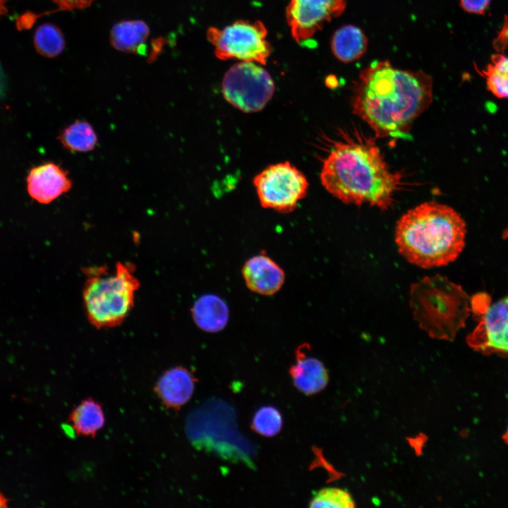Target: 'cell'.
Returning <instances> with one entry per match:
<instances>
[{
  "instance_id": "1",
  "label": "cell",
  "mask_w": 508,
  "mask_h": 508,
  "mask_svg": "<svg viewBox=\"0 0 508 508\" xmlns=\"http://www.w3.org/2000/svg\"><path fill=\"white\" fill-rule=\"evenodd\" d=\"M433 101V79L420 71L401 70L374 61L356 80L353 112L377 136L406 139L413 122Z\"/></svg>"
},
{
  "instance_id": "13",
  "label": "cell",
  "mask_w": 508,
  "mask_h": 508,
  "mask_svg": "<svg viewBox=\"0 0 508 508\" xmlns=\"http://www.w3.org/2000/svg\"><path fill=\"white\" fill-rule=\"evenodd\" d=\"M196 382L190 370L183 366H175L159 377L154 390L166 409L179 411L191 399Z\"/></svg>"
},
{
  "instance_id": "19",
  "label": "cell",
  "mask_w": 508,
  "mask_h": 508,
  "mask_svg": "<svg viewBox=\"0 0 508 508\" xmlns=\"http://www.w3.org/2000/svg\"><path fill=\"white\" fill-rule=\"evenodd\" d=\"M57 139L64 149L71 152L92 151L98 143L95 128L85 120H76L66 126Z\"/></svg>"
},
{
  "instance_id": "15",
  "label": "cell",
  "mask_w": 508,
  "mask_h": 508,
  "mask_svg": "<svg viewBox=\"0 0 508 508\" xmlns=\"http://www.w3.org/2000/svg\"><path fill=\"white\" fill-rule=\"evenodd\" d=\"M191 315L195 325L202 330L214 333L222 330L229 319V310L219 296L206 294L193 303Z\"/></svg>"
},
{
  "instance_id": "29",
  "label": "cell",
  "mask_w": 508,
  "mask_h": 508,
  "mask_svg": "<svg viewBox=\"0 0 508 508\" xmlns=\"http://www.w3.org/2000/svg\"><path fill=\"white\" fill-rule=\"evenodd\" d=\"M6 506V500L3 497V496L0 494V507H4Z\"/></svg>"
},
{
  "instance_id": "8",
  "label": "cell",
  "mask_w": 508,
  "mask_h": 508,
  "mask_svg": "<svg viewBox=\"0 0 508 508\" xmlns=\"http://www.w3.org/2000/svg\"><path fill=\"white\" fill-rule=\"evenodd\" d=\"M260 205L282 213L296 210L309 183L298 168L286 161L269 165L253 179Z\"/></svg>"
},
{
  "instance_id": "26",
  "label": "cell",
  "mask_w": 508,
  "mask_h": 508,
  "mask_svg": "<svg viewBox=\"0 0 508 508\" xmlns=\"http://www.w3.org/2000/svg\"><path fill=\"white\" fill-rule=\"evenodd\" d=\"M62 10H80L90 6L95 0H52Z\"/></svg>"
},
{
  "instance_id": "18",
  "label": "cell",
  "mask_w": 508,
  "mask_h": 508,
  "mask_svg": "<svg viewBox=\"0 0 508 508\" xmlns=\"http://www.w3.org/2000/svg\"><path fill=\"white\" fill-rule=\"evenodd\" d=\"M150 35L147 25L139 20L116 23L111 31V42L116 49L125 52L141 50Z\"/></svg>"
},
{
  "instance_id": "23",
  "label": "cell",
  "mask_w": 508,
  "mask_h": 508,
  "mask_svg": "<svg viewBox=\"0 0 508 508\" xmlns=\"http://www.w3.org/2000/svg\"><path fill=\"white\" fill-rule=\"evenodd\" d=\"M310 507L352 508L355 502L351 494L339 488H325L314 495L309 504Z\"/></svg>"
},
{
  "instance_id": "7",
  "label": "cell",
  "mask_w": 508,
  "mask_h": 508,
  "mask_svg": "<svg viewBox=\"0 0 508 508\" xmlns=\"http://www.w3.org/2000/svg\"><path fill=\"white\" fill-rule=\"evenodd\" d=\"M470 306L477 325L466 336L467 344L484 355L508 356V295L491 303L489 294L478 293Z\"/></svg>"
},
{
  "instance_id": "17",
  "label": "cell",
  "mask_w": 508,
  "mask_h": 508,
  "mask_svg": "<svg viewBox=\"0 0 508 508\" xmlns=\"http://www.w3.org/2000/svg\"><path fill=\"white\" fill-rule=\"evenodd\" d=\"M368 39L363 31L353 25H346L335 31L331 40L334 56L340 61L351 63L359 59L367 50Z\"/></svg>"
},
{
  "instance_id": "20",
  "label": "cell",
  "mask_w": 508,
  "mask_h": 508,
  "mask_svg": "<svg viewBox=\"0 0 508 508\" xmlns=\"http://www.w3.org/2000/svg\"><path fill=\"white\" fill-rule=\"evenodd\" d=\"M478 72L485 79L487 88L494 96L508 99V56L496 52L486 68Z\"/></svg>"
},
{
  "instance_id": "16",
  "label": "cell",
  "mask_w": 508,
  "mask_h": 508,
  "mask_svg": "<svg viewBox=\"0 0 508 508\" xmlns=\"http://www.w3.org/2000/svg\"><path fill=\"white\" fill-rule=\"evenodd\" d=\"M68 421L78 436L95 437L104 426L106 418L101 403L87 397L73 409Z\"/></svg>"
},
{
  "instance_id": "10",
  "label": "cell",
  "mask_w": 508,
  "mask_h": 508,
  "mask_svg": "<svg viewBox=\"0 0 508 508\" xmlns=\"http://www.w3.org/2000/svg\"><path fill=\"white\" fill-rule=\"evenodd\" d=\"M346 6L345 0H290L286 17L294 40L297 43L308 40L341 15Z\"/></svg>"
},
{
  "instance_id": "22",
  "label": "cell",
  "mask_w": 508,
  "mask_h": 508,
  "mask_svg": "<svg viewBox=\"0 0 508 508\" xmlns=\"http://www.w3.org/2000/svg\"><path fill=\"white\" fill-rule=\"evenodd\" d=\"M282 424V416L279 411L274 406H265L254 414L251 428L256 433L271 437L280 432Z\"/></svg>"
},
{
  "instance_id": "11",
  "label": "cell",
  "mask_w": 508,
  "mask_h": 508,
  "mask_svg": "<svg viewBox=\"0 0 508 508\" xmlns=\"http://www.w3.org/2000/svg\"><path fill=\"white\" fill-rule=\"evenodd\" d=\"M26 183L30 197L43 205L68 193L73 186L68 172L53 162L32 167L26 177Z\"/></svg>"
},
{
  "instance_id": "25",
  "label": "cell",
  "mask_w": 508,
  "mask_h": 508,
  "mask_svg": "<svg viewBox=\"0 0 508 508\" xmlns=\"http://www.w3.org/2000/svg\"><path fill=\"white\" fill-rule=\"evenodd\" d=\"M493 47L497 52L504 53L508 47V17L504 20L503 25L493 41Z\"/></svg>"
},
{
  "instance_id": "3",
  "label": "cell",
  "mask_w": 508,
  "mask_h": 508,
  "mask_svg": "<svg viewBox=\"0 0 508 508\" xmlns=\"http://www.w3.org/2000/svg\"><path fill=\"white\" fill-rule=\"evenodd\" d=\"M465 221L452 207L436 201L409 210L397 222L395 242L399 253L422 268L447 265L465 246Z\"/></svg>"
},
{
  "instance_id": "2",
  "label": "cell",
  "mask_w": 508,
  "mask_h": 508,
  "mask_svg": "<svg viewBox=\"0 0 508 508\" xmlns=\"http://www.w3.org/2000/svg\"><path fill=\"white\" fill-rule=\"evenodd\" d=\"M325 190L345 204H368L382 210L392 205L400 176L391 171L375 141L365 138L336 143L322 160Z\"/></svg>"
},
{
  "instance_id": "30",
  "label": "cell",
  "mask_w": 508,
  "mask_h": 508,
  "mask_svg": "<svg viewBox=\"0 0 508 508\" xmlns=\"http://www.w3.org/2000/svg\"><path fill=\"white\" fill-rule=\"evenodd\" d=\"M503 236L504 238L508 237V229L504 231Z\"/></svg>"
},
{
  "instance_id": "27",
  "label": "cell",
  "mask_w": 508,
  "mask_h": 508,
  "mask_svg": "<svg viewBox=\"0 0 508 508\" xmlns=\"http://www.w3.org/2000/svg\"><path fill=\"white\" fill-rule=\"evenodd\" d=\"M5 0H0V15L4 14L6 12V9L4 6Z\"/></svg>"
},
{
  "instance_id": "12",
  "label": "cell",
  "mask_w": 508,
  "mask_h": 508,
  "mask_svg": "<svg viewBox=\"0 0 508 508\" xmlns=\"http://www.w3.org/2000/svg\"><path fill=\"white\" fill-rule=\"evenodd\" d=\"M241 272L247 288L262 296L275 294L285 282L284 270L265 253H259L248 259Z\"/></svg>"
},
{
  "instance_id": "4",
  "label": "cell",
  "mask_w": 508,
  "mask_h": 508,
  "mask_svg": "<svg viewBox=\"0 0 508 508\" xmlns=\"http://www.w3.org/2000/svg\"><path fill=\"white\" fill-rule=\"evenodd\" d=\"M471 298L447 277H425L413 284L409 304L413 319L430 337L452 341L465 326Z\"/></svg>"
},
{
  "instance_id": "5",
  "label": "cell",
  "mask_w": 508,
  "mask_h": 508,
  "mask_svg": "<svg viewBox=\"0 0 508 508\" xmlns=\"http://www.w3.org/2000/svg\"><path fill=\"white\" fill-rule=\"evenodd\" d=\"M135 266L117 262L114 270L108 266L84 269L87 275L83 300L88 321L97 329L119 326L130 314L140 287Z\"/></svg>"
},
{
  "instance_id": "9",
  "label": "cell",
  "mask_w": 508,
  "mask_h": 508,
  "mask_svg": "<svg viewBox=\"0 0 508 508\" xmlns=\"http://www.w3.org/2000/svg\"><path fill=\"white\" fill-rule=\"evenodd\" d=\"M274 89L270 73L253 62L234 64L226 71L222 83L226 101L245 113L262 110L272 97Z\"/></svg>"
},
{
  "instance_id": "6",
  "label": "cell",
  "mask_w": 508,
  "mask_h": 508,
  "mask_svg": "<svg viewBox=\"0 0 508 508\" xmlns=\"http://www.w3.org/2000/svg\"><path fill=\"white\" fill-rule=\"evenodd\" d=\"M267 35V29L260 20H240L223 29L211 27L207 31V39L214 47L218 59H236L260 64H266L271 53Z\"/></svg>"
},
{
  "instance_id": "28",
  "label": "cell",
  "mask_w": 508,
  "mask_h": 508,
  "mask_svg": "<svg viewBox=\"0 0 508 508\" xmlns=\"http://www.w3.org/2000/svg\"><path fill=\"white\" fill-rule=\"evenodd\" d=\"M502 439H503L504 442L508 445V425H507V428L505 432L502 435Z\"/></svg>"
},
{
  "instance_id": "24",
  "label": "cell",
  "mask_w": 508,
  "mask_h": 508,
  "mask_svg": "<svg viewBox=\"0 0 508 508\" xmlns=\"http://www.w3.org/2000/svg\"><path fill=\"white\" fill-rule=\"evenodd\" d=\"M492 0H459L461 7L466 12L483 15Z\"/></svg>"
},
{
  "instance_id": "14",
  "label": "cell",
  "mask_w": 508,
  "mask_h": 508,
  "mask_svg": "<svg viewBox=\"0 0 508 508\" xmlns=\"http://www.w3.org/2000/svg\"><path fill=\"white\" fill-rule=\"evenodd\" d=\"M307 344L299 346L296 351V363L289 368L294 386L306 395H313L324 389L329 380L328 373L319 359L308 356Z\"/></svg>"
},
{
  "instance_id": "21",
  "label": "cell",
  "mask_w": 508,
  "mask_h": 508,
  "mask_svg": "<svg viewBox=\"0 0 508 508\" xmlns=\"http://www.w3.org/2000/svg\"><path fill=\"white\" fill-rule=\"evenodd\" d=\"M34 45L40 54L53 58L59 56L64 50L65 39L57 26L52 23H44L39 26L35 32Z\"/></svg>"
}]
</instances>
